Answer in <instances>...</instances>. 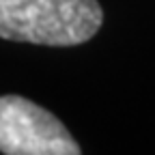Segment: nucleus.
<instances>
[{
  "label": "nucleus",
  "instance_id": "f257e3e1",
  "mask_svg": "<svg viewBox=\"0 0 155 155\" xmlns=\"http://www.w3.org/2000/svg\"><path fill=\"white\" fill-rule=\"evenodd\" d=\"M97 0H0V39L52 48L80 45L97 35Z\"/></svg>",
  "mask_w": 155,
  "mask_h": 155
},
{
  "label": "nucleus",
  "instance_id": "f03ea898",
  "mask_svg": "<svg viewBox=\"0 0 155 155\" xmlns=\"http://www.w3.org/2000/svg\"><path fill=\"white\" fill-rule=\"evenodd\" d=\"M0 153L80 155L69 129L52 112L19 95L0 97Z\"/></svg>",
  "mask_w": 155,
  "mask_h": 155
}]
</instances>
